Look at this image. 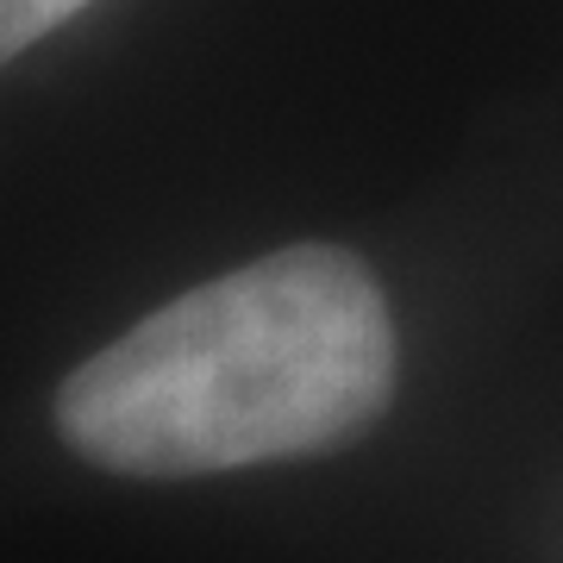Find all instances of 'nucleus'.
Listing matches in <instances>:
<instances>
[{
	"label": "nucleus",
	"instance_id": "obj_1",
	"mask_svg": "<svg viewBox=\"0 0 563 563\" xmlns=\"http://www.w3.org/2000/svg\"><path fill=\"white\" fill-rule=\"evenodd\" d=\"M401 344L376 276L339 244H288L201 282L81 363L57 432L120 476H207L357 439Z\"/></svg>",
	"mask_w": 563,
	"mask_h": 563
},
{
	"label": "nucleus",
	"instance_id": "obj_2",
	"mask_svg": "<svg viewBox=\"0 0 563 563\" xmlns=\"http://www.w3.org/2000/svg\"><path fill=\"white\" fill-rule=\"evenodd\" d=\"M88 0H0V63H13L38 38H51L63 20H76Z\"/></svg>",
	"mask_w": 563,
	"mask_h": 563
}]
</instances>
